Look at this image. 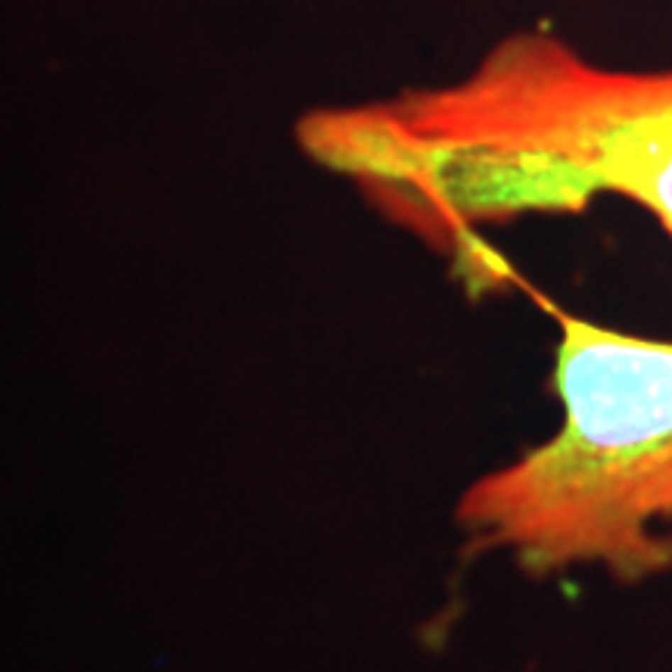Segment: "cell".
I'll use <instances>...</instances> for the list:
<instances>
[{
	"label": "cell",
	"mask_w": 672,
	"mask_h": 672,
	"mask_svg": "<svg viewBox=\"0 0 672 672\" xmlns=\"http://www.w3.org/2000/svg\"><path fill=\"white\" fill-rule=\"evenodd\" d=\"M296 137L455 255L480 224L570 212L597 193L635 199L672 237V72L595 69L545 35L507 38L455 84L314 109Z\"/></svg>",
	"instance_id": "6da1fadb"
},
{
	"label": "cell",
	"mask_w": 672,
	"mask_h": 672,
	"mask_svg": "<svg viewBox=\"0 0 672 672\" xmlns=\"http://www.w3.org/2000/svg\"><path fill=\"white\" fill-rule=\"evenodd\" d=\"M548 442L461 492L467 554H505L529 576L601 566L638 582L672 566V343L561 318Z\"/></svg>",
	"instance_id": "7a4b0ae2"
}]
</instances>
